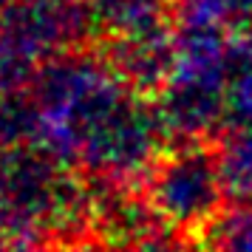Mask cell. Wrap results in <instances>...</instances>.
<instances>
[{
	"instance_id": "cell-10",
	"label": "cell",
	"mask_w": 252,
	"mask_h": 252,
	"mask_svg": "<svg viewBox=\"0 0 252 252\" xmlns=\"http://www.w3.org/2000/svg\"><path fill=\"white\" fill-rule=\"evenodd\" d=\"M164 3L167 0H85L91 20L111 34L148 20H159Z\"/></svg>"
},
{
	"instance_id": "cell-3",
	"label": "cell",
	"mask_w": 252,
	"mask_h": 252,
	"mask_svg": "<svg viewBox=\"0 0 252 252\" xmlns=\"http://www.w3.org/2000/svg\"><path fill=\"white\" fill-rule=\"evenodd\" d=\"M227 57L224 32L195 23L179 26L176 68L156 102L170 136L195 142L227 122Z\"/></svg>"
},
{
	"instance_id": "cell-1",
	"label": "cell",
	"mask_w": 252,
	"mask_h": 252,
	"mask_svg": "<svg viewBox=\"0 0 252 252\" xmlns=\"http://www.w3.org/2000/svg\"><path fill=\"white\" fill-rule=\"evenodd\" d=\"M37 105V145L65 164L122 182L156 164L167 133L159 108L142 99L108 60L57 54L29 85Z\"/></svg>"
},
{
	"instance_id": "cell-5",
	"label": "cell",
	"mask_w": 252,
	"mask_h": 252,
	"mask_svg": "<svg viewBox=\"0 0 252 252\" xmlns=\"http://www.w3.org/2000/svg\"><path fill=\"white\" fill-rule=\"evenodd\" d=\"M148 198L164 224L182 229L207 227L227 198L218 153L190 142L156 159L148 170Z\"/></svg>"
},
{
	"instance_id": "cell-8",
	"label": "cell",
	"mask_w": 252,
	"mask_h": 252,
	"mask_svg": "<svg viewBox=\"0 0 252 252\" xmlns=\"http://www.w3.org/2000/svg\"><path fill=\"white\" fill-rule=\"evenodd\" d=\"M179 23L210 26L218 32H247L252 29V0H176Z\"/></svg>"
},
{
	"instance_id": "cell-11",
	"label": "cell",
	"mask_w": 252,
	"mask_h": 252,
	"mask_svg": "<svg viewBox=\"0 0 252 252\" xmlns=\"http://www.w3.org/2000/svg\"><path fill=\"white\" fill-rule=\"evenodd\" d=\"M130 252H193L184 241H179V238H170V235H148L145 241H139L136 247Z\"/></svg>"
},
{
	"instance_id": "cell-7",
	"label": "cell",
	"mask_w": 252,
	"mask_h": 252,
	"mask_svg": "<svg viewBox=\"0 0 252 252\" xmlns=\"http://www.w3.org/2000/svg\"><path fill=\"white\" fill-rule=\"evenodd\" d=\"M227 68V122L229 127H252V29L229 40Z\"/></svg>"
},
{
	"instance_id": "cell-6",
	"label": "cell",
	"mask_w": 252,
	"mask_h": 252,
	"mask_svg": "<svg viewBox=\"0 0 252 252\" xmlns=\"http://www.w3.org/2000/svg\"><path fill=\"white\" fill-rule=\"evenodd\" d=\"M105 60L130 88L159 94L176 68V34L161 17L114 32Z\"/></svg>"
},
{
	"instance_id": "cell-2",
	"label": "cell",
	"mask_w": 252,
	"mask_h": 252,
	"mask_svg": "<svg viewBox=\"0 0 252 252\" xmlns=\"http://www.w3.org/2000/svg\"><path fill=\"white\" fill-rule=\"evenodd\" d=\"M91 218V193L40 145L0 150V232L9 241L68 235Z\"/></svg>"
},
{
	"instance_id": "cell-4",
	"label": "cell",
	"mask_w": 252,
	"mask_h": 252,
	"mask_svg": "<svg viewBox=\"0 0 252 252\" xmlns=\"http://www.w3.org/2000/svg\"><path fill=\"white\" fill-rule=\"evenodd\" d=\"M91 12L77 0H12L0 12V94L23 91L51 57L88 29Z\"/></svg>"
},
{
	"instance_id": "cell-9",
	"label": "cell",
	"mask_w": 252,
	"mask_h": 252,
	"mask_svg": "<svg viewBox=\"0 0 252 252\" xmlns=\"http://www.w3.org/2000/svg\"><path fill=\"white\" fill-rule=\"evenodd\" d=\"M227 195L232 201H252V127H232L218 150Z\"/></svg>"
},
{
	"instance_id": "cell-12",
	"label": "cell",
	"mask_w": 252,
	"mask_h": 252,
	"mask_svg": "<svg viewBox=\"0 0 252 252\" xmlns=\"http://www.w3.org/2000/svg\"><path fill=\"white\" fill-rule=\"evenodd\" d=\"M0 252H51V250L43 247L40 238H14V241H9Z\"/></svg>"
}]
</instances>
